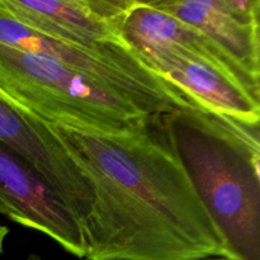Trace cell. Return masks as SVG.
Masks as SVG:
<instances>
[{
  "label": "cell",
  "instance_id": "1",
  "mask_svg": "<svg viewBox=\"0 0 260 260\" xmlns=\"http://www.w3.org/2000/svg\"><path fill=\"white\" fill-rule=\"evenodd\" d=\"M47 124L93 190V206L81 225L84 259L229 256L170 146L161 116L131 134Z\"/></svg>",
  "mask_w": 260,
  "mask_h": 260
},
{
  "label": "cell",
  "instance_id": "2",
  "mask_svg": "<svg viewBox=\"0 0 260 260\" xmlns=\"http://www.w3.org/2000/svg\"><path fill=\"white\" fill-rule=\"evenodd\" d=\"M175 156L225 240L229 256L260 260L259 124L202 107L161 116Z\"/></svg>",
  "mask_w": 260,
  "mask_h": 260
},
{
  "label": "cell",
  "instance_id": "3",
  "mask_svg": "<svg viewBox=\"0 0 260 260\" xmlns=\"http://www.w3.org/2000/svg\"><path fill=\"white\" fill-rule=\"evenodd\" d=\"M0 90L47 123L131 134L155 117L129 96L45 56L0 43Z\"/></svg>",
  "mask_w": 260,
  "mask_h": 260
},
{
  "label": "cell",
  "instance_id": "4",
  "mask_svg": "<svg viewBox=\"0 0 260 260\" xmlns=\"http://www.w3.org/2000/svg\"><path fill=\"white\" fill-rule=\"evenodd\" d=\"M0 43L58 61L114 89L162 116L174 109L200 107L179 88L157 75L131 46L91 50L28 27L0 7Z\"/></svg>",
  "mask_w": 260,
  "mask_h": 260
},
{
  "label": "cell",
  "instance_id": "5",
  "mask_svg": "<svg viewBox=\"0 0 260 260\" xmlns=\"http://www.w3.org/2000/svg\"><path fill=\"white\" fill-rule=\"evenodd\" d=\"M0 215L52 239L65 251L85 258L80 223L46 178L0 141Z\"/></svg>",
  "mask_w": 260,
  "mask_h": 260
},
{
  "label": "cell",
  "instance_id": "6",
  "mask_svg": "<svg viewBox=\"0 0 260 260\" xmlns=\"http://www.w3.org/2000/svg\"><path fill=\"white\" fill-rule=\"evenodd\" d=\"M144 62L202 108L246 124H259L260 96L223 69L184 48L128 43Z\"/></svg>",
  "mask_w": 260,
  "mask_h": 260
},
{
  "label": "cell",
  "instance_id": "7",
  "mask_svg": "<svg viewBox=\"0 0 260 260\" xmlns=\"http://www.w3.org/2000/svg\"><path fill=\"white\" fill-rule=\"evenodd\" d=\"M139 0H0V7L28 27L91 48L129 46L124 25Z\"/></svg>",
  "mask_w": 260,
  "mask_h": 260
},
{
  "label": "cell",
  "instance_id": "8",
  "mask_svg": "<svg viewBox=\"0 0 260 260\" xmlns=\"http://www.w3.org/2000/svg\"><path fill=\"white\" fill-rule=\"evenodd\" d=\"M210 38L260 84V0H149Z\"/></svg>",
  "mask_w": 260,
  "mask_h": 260
},
{
  "label": "cell",
  "instance_id": "9",
  "mask_svg": "<svg viewBox=\"0 0 260 260\" xmlns=\"http://www.w3.org/2000/svg\"><path fill=\"white\" fill-rule=\"evenodd\" d=\"M8 234H9V229L0 225V255H2L3 251H4L5 240H7L8 238Z\"/></svg>",
  "mask_w": 260,
  "mask_h": 260
},
{
  "label": "cell",
  "instance_id": "10",
  "mask_svg": "<svg viewBox=\"0 0 260 260\" xmlns=\"http://www.w3.org/2000/svg\"><path fill=\"white\" fill-rule=\"evenodd\" d=\"M202 260H238V259H234L231 258V256H212V258H207Z\"/></svg>",
  "mask_w": 260,
  "mask_h": 260
},
{
  "label": "cell",
  "instance_id": "11",
  "mask_svg": "<svg viewBox=\"0 0 260 260\" xmlns=\"http://www.w3.org/2000/svg\"><path fill=\"white\" fill-rule=\"evenodd\" d=\"M28 260H43V259L40 258L38 255H30L29 258H28Z\"/></svg>",
  "mask_w": 260,
  "mask_h": 260
}]
</instances>
